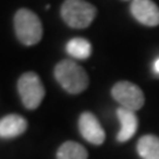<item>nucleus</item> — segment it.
<instances>
[{
  "label": "nucleus",
  "mask_w": 159,
  "mask_h": 159,
  "mask_svg": "<svg viewBox=\"0 0 159 159\" xmlns=\"http://www.w3.org/2000/svg\"><path fill=\"white\" fill-rule=\"evenodd\" d=\"M54 77L65 91L78 94L89 86V75L80 65L72 60H63L54 68Z\"/></svg>",
  "instance_id": "obj_1"
},
{
  "label": "nucleus",
  "mask_w": 159,
  "mask_h": 159,
  "mask_svg": "<svg viewBox=\"0 0 159 159\" xmlns=\"http://www.w3.org/2000/svg\"><path fill=\"white\" fill-rule=\"evenodd\" d=\"M14 30L18 39L26 46L35 45L43 37V25L40 19L27 8H21L16 13Z\"/></svg>",
  "instance_id": "obj_2"
},
{
  "label": "nucleus",
  "mask_w": 159,
  "mask_h": 159,
  "mask_svg": "<svg viewBox=\"0 0 159 159\" xmlns=\"http://www.w3.org/2000/svg\"><path fill=\"white\" fill-rule=\"evenodd\" d=\"M96 7L85 0H65L61 6V17L70 27L86 29L96 17Z\"/></svg>",
  "instance_id": "obj_3"
},
{
  "label": "nucleus",
  "mask_w": 159,
  "mask_h": 159,
  "mask_svg": "<svg viewBox=\"0 0 159 159\" xmlns=\"http://www.w3.org/2000/svg\"><path fill=\"white\" fill-rule=\"evenodd\" d=\"M18 91L24 106L29 110H34L38 107L45 97L44 85L38 74L34 72L24 73L19 78Z\"/></svg>",
  "instance_id": "obj_4"
},
{
  "label": "nucleus",
  "mask_w": 159,
  "mask_h": 159,
  "mask_svg": "<svg viewBox=\"0 0 159 159\" xmlns=\"http://www.w3.org/2000/svg\"><path fill=\"white\" fill-rule=\"evenodd\" d=\"M112 96L120 104V107L136 112L140 110L145 102L142 89L130 81H119L112 89Z\"/></svg>",
  "instance_id": "obj_5"
},
{
  "label": "nucleus",
  "mask_w": 159,
  "mask_h": 159,
  "mask_svg": "<svg viewBox=\"0 0 159 159\" xmlns=\"http://www.w3.org/2000/svg\"><path fill=\"white\" fill-rule=\"evenodd\" d=\"M79 131L84 139L94 145H102L105 140V131L99 120L91 112H84L79 118Z\"/></svg>",
  "instance_id": "obj_6"
},
{
  "label": "nucleus",
  "mask_w": 159,
  "mask_h": 159,
  "mask_svg": "<svg viewBox=\"0 0 159 159\" xmlns=\"http://www.w3.org/2000/svg\"><path fill=\"white\" fill-rule=\"evenodd\" d=\"M131 12L133 17L145 26L153 27L159 25V7L152 0H133Z\"/></svg>",
  "instance_id": "obj_7"
},
{
  "label": "nucleus",
  "mask_w": 159,
  "mask_h": 159,
  "mask_svg": "<svg viewBox=\"0 0 159 159\" xmlns=\"http://www.w3.org/2000/svg\"><path fill=\"white\" fill-rule=\"evenodd\" d=\"M117 117L120 121V130L117 134V140L125 143L134 136L138 129V118L133 111L119 107L117 110Z\"/></svg>",
  "instance_id": "obj_8"
},
{
  "label": "nucleus",
  "mask_w": 159,
  "mask_h": 159,
  "mask_svg": "<svg viewBox=\"0 0 159 159\" xmlns=\"http://www.w3.org/2000/svg\"><path fill=\"white\" fill-rule=\"evenodd\" d=\"M26 129L27 121L19 114H8L0 119V138H14L24 133Z\"/></svg>",
  "instance_id": "obj_9"
},
{
  "label": "nucleus",
  "mask_w": 159,
  "mask_h": 159,
  "mask_svg": "<svg viewBox=\"0 0 159 159\" xmlns=\"http://www.w3.org/2000/svg\"><path fill=\"white\" fill-rule=\"evenodd\" d=\"M138 153L143 159H159V138L153 134H146L137 144Z\"/></svg>",
  "instance_id": "obj_10"
},
{
  "label": "nucleus",
  "mask_w": 159,
  "mask_h": 159,
  "mask_svg": "<svg viewBox=\"0 0 159 159\" xmlns=\"http://www.w3.org/2000/svg\"><path fill=\"white\" fill-rule=\"evenodd\" d=\"M66 52L75 59H86L91 56L92 45L84 38H73L67 43Z\"/></svg>",
  "instance_id": "obj_11"
},
{
  "label": "nucleus",
  "mask_w": 159,
  "mask_h": 159,
  "mask_svg": "<svg viewBox=\"0 0 159 159\" xmlns=\"http://www.w3.org/2000/svg\"><path fill=\"white\" fill-rule=\"evenodd\" d=\"M57 159H87V151L79 143L66 142L58 150Z\"/></svg>",
  "instance_id": "obj_12"
},
{
  "label": "nucleus",
  "mask_w": 159,
  "mask_h": 159,
  "mask_svg": "<svg viewBox=\"0 0 159 159\" xmlns=\"http://www.w3.org/2000/svg\"><path fill=\"white\" fill-rule=\"evenodd\" d=\"M153 70H154V72L157 74H159V58L154 61V65H153Z\"/></svg>",
  "instance_id": "obj_13"
}]
</instances>
